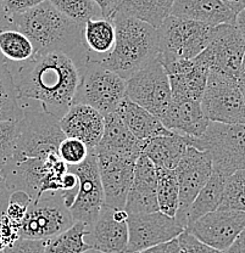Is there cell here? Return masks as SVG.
Returning a JSON list of instances; mask_svg holds the SVG:
<instances>
[{"mask_svg":"<svg viewBox=\"0 0 245 253\" xmlns=\"http://www.w3.org/2000/svg\"><path fill=\"white\" fill-rule=\"evenodd\" d=\"M23 107L32 106L60 120L73 105L86 63L60 50L36 52L22 63H9Z\"/></svg>","mask_w":245,"mask_h":253,"instance_id":"1","label":"cell"},{"mask_svg":"<svg viewBox=\"0 0 245 253\" xmlns=\"http://www.w3.org/2000/svg\"><path fill=\"white\" fill-rule=\"evenodd\" d=\"M12 21L15 28L31 39L36 52L60 50L78 61L88 62L82 39L83 26L60 12L49 0L12 15Z\"/></svg>","mask_w":245,"mask_h":253,"instance_id":"2","label":"cell"},{"mask_svg":"<svg viewBox=\"0 0 245 253\" xmlns=\"http://www.w3.org/2000/svg\"><path fill=\"white\" fill-rule=\"evenodd\" d=\"M111 20L116 27L115 47L101 63L128 79L159 59V33L157 28L138 18L116 16Z\"/></svg>","mask_w":245,"mask_h":253,"instance_id":"3","label":"cell"},{"mask_svg":"<svg viewBox=\"0 0 245 253\" xmlns=\"http://www.w3.org/2000/svg\"><path fill=\"white\" fill-rule=\"evenodd\" d=\"M0 168L11 192L21 190L32 200L47 191L61 192L64 176L68 170L59 152L46 158L11 157L0 165Z\"/></svg>","mask_w":245,"mask_h":253,"instance_id":"4","label":"cell"},{"mask_svg":"<svg viewBox=\"0 0 245 253\" xmlns=\"http://www.w3.org/2000/svg\"><path fill=\"white\" fill-rule=\"evenodd\" d=\"M183 138L187 145L210 155L213 172L228 178L237 170L245 169V123L210 121L201 136Z\"/></svg>","mask_w":245,"mask_h":253,"instance_id":"5","label":"cell"},{"mask_svg":"<svg viewBox=\"0 0 245 253\" xmlns=\"http://www.w3.org/2000/svg\"><path fill=\"white\" fill-rule=\"evenodd\" d=\"M213 30L215 26L170 15L157 28L160 62L197 56L209 46Z\"/></svg>","mask_w":245,"mask_h":253,"instance_id":"6","label":"cell"},{"mask_svg":"<svg viewBox=\"0 0 245 253\" xmlns=\"http://www.w3.org/2000/svg\"><path fill=\"white\" fill-rule=\"evenodd\" d=\"M66 135L57 118L41 109L23 107V116L18 120V134L12 157L46 158L59 152Z\"/></svg>","mask_w":245,"mask_h":253,"instance_id":"7","label":"cell"},{"mask_svg":"<svg viewBox=\"0 0 245 253\" xmlns=\"http://www.w3.org/2000/svg\"><path fill=\"white\" fill-rule=\"evenodd\" d=\"M126 79L98 61L82 68L73 104H84L106 116L115 112L125 99Z\"/></svg>","mask_w":245,"mask_h":253,"instance_id":"8","label":"cell"},{"mask_svg":"<svg viewBox=\"0 0 245 253\" xmlns=\"http://www.w3.org/2000/svg\"><path fill=\"white\" fill-rule=\"evenodd\" d=\"M75 223L61 192H43L32 200L18 228V237L47 240L67 230Z\"/></svg>","mask_w":245,"mask_h":253,"instance_id":"9","label":"cell"},{"mask_svg":"<svg viewBox=\"0 0 245 253\" xmlns=\"http://www.w3.org/2000/svg\"><path fill=\"white\" fill-rule=\"evenodd\" d=\"M125 97L162 120L172 96L168 75L159 59L126 79Z\"/></svg>","mask_w":245,"mask_h":253,"instance_id":"10","label":"cell"},{"mask_svg":"<svg viewBox=\"0 0 245 253\" xmlns=\"http://www.w3.org/2000/svg\"><path fill=\"white\" fill-rule=\"evenodd\" d=\"M201 107L212 122L245 123V101L238 81L217 71L210 70Z\"/></svg>","mask_w":245,"mask_h":253,"instance_id":"11","label":"cell"},{"mask_svg":"<svg viewBox=\"0 0 245 253\" xmlns=\"http://www.w3.org/2000/svg\"><path fill=\"white\" fill-rule=\"evenodd\" d=\"M68 169L77 175L80 188L71 205L70 212L75 221L86 224L87 228L97 219L104 207V190L98 168V160L94 152H89L88 157L76 166H68Z\"/></svg>","mask_w":245,"mask_h":253,"instance_id":"12","label":"cell"},{"mask_svg":"<svg viewBox=\"0 0 245 253\" xmlns=\"http://www.w3.org/2000/svg\"><path fill=\"white\" fill-rule=\"evenodd\" d=\"M127 252L138 253L152 246L176 239L184 228L175 217L165 213H137L128 214Z\"/></svg>","mask_w":245,"mask_h":253,"instance_id":"13","label":"cell"},{"mask_svg":"<svg viewBox=\"0 0 245 253\" xmlns=\"http://www.w3.org/2000/svg\"><path fill=\"white\" fill-rule=\"evenodd\" d=\"M244 226V212L218 208L189 224L184 230L213 249L225 252Z\"/></svg>","mask_w":245,"mask_h":253,"instance_id":"14","label":"cell"},{"mask_svg":"<svg viewBox=\"0 0 245 253\" xmlns=\"http://www.w3.org/2000/svg\"><path fill=\"white\" fill-rule=\"evenodd\" d=\"M128 213L123 208L104 205L97 219L87 228L84 241L104 253L127 252Z\"/></svg>","mask_w":245,"mask_h":253,"instance_id":"15","label":"cell"},{"mask_svg":"<svg viewBox=\"0 0 245 253\" xmlns=\"http://www.w3.org/2000/svg\"><path fill=\"white\" fill-rule=\"evenodd\" d=\"M202 52L210 70L238 78L245 55V39L236 23H222L215 26L211 42Z\"/></svg>","mask_w":245,"mask_h":253,"instance_id":"16","label":"cell"},{"mask_svg":"<svg viewBox=\"0 0 245 253\" xmlns=\"http://www.w3.org/2000/svg\"><path fill=\"white\" fill-rule=\"evenodd\" d=\"M104 190L105 205L125 210L128 191L133 181L136 157L121 156L110 152H94Z\"/></svg>","mask_w":245,"mask_h":253,"instance_id":"17","label":"cell"},{"mask_svg":"<svg viewBox=\"0 0 245 253\" xmlns=\"http://www.w3.org/2000/svg\"><path fill=\"white\" fill-rule=\"evenodd\" d=\"M175 173L180 186V206L177 211H182L191 205L211 178V157L206 151L188 145L183 157L175 168Z\"/></svg>","mask_w":245,"mask_h":253,"instance_id":"18","label":"cell"},{"mask_svg":"<svg viewBox=\"0 0 245 253\" xmlns=\"http://www.w3.org/2000/svg\"><path fill=\"white\" fill-rule=\"evenodd\" d=\"M156 184V166L149 157L141 154L136 161L133 181L125 205L126 212L128 214L157 212Z\"/></svg>","mask_w":245,"mask_h":253,"instance_id":"19","label":"cell"},{"mask_svg":"<svg viewBox=\"0 0 245 253\" xmlns=\"http://www.w3.org/2000/svg\"><path fill=\"white\" fill-rule=\"evenodd\" d=\"M59 122L66 136L83 141L92 152L104 133L105 116L88 105L73 104Z\"/></svg>","mask_w":245,"mask_h":253,"instance_id":"20","label":"cell"},{"mask_svg":"<svg viewBox=\"0 0 245 253\" xmlns=\"http://www.w3.org/2000/svg\"><path fill=\"white\" fill-rule=\"evenodd\" d=\"M161 121L168 130L189 138L201 136L210 123L200 101H171Z\"/></svg>","mask_w":245,"mask_h":253,"instance_id":"21","label":"cell"},{"mask_svg":"<svg viewBox=\"0 0 245 253\" xmlns=\"http://www.w3.org/2000/svg\"><path fill=\"white\" fill-rule=\"evenodd\" d=\"M142 145L143 141H139L131 133L115 111L105 116L104 133L98 146L92 152H110L121 156L138 158L142 154Z\"/></svg>","mask_w":245,"mask_h":253,"instance_id":"22","label":"cell"},{"mask_svg":"<svg viewBox=\"0 0 245 253\" xmlns=\"http://www.w3.org/2000/svg\"><path fill=\"white\" fill-rule=\"evenodd\" d=\"M171 15L211 26L236 23L237 17L221 0H173Z\"/></svg>","mask_w":245,"mask_h":253,"instance_id":"23","label":"cell"},{"mask_svg":"<svg viewBox=\"0 0 245 253\" xmlns=\"http://www.w3.org/2000/svg\"><path fill=\"white\" fill-rule=\"evenodd\" d=\"M82 39L88 61H104L115 47L116 27L114 21L104 16L91 18L83 25Z\"/></svg>","mask_w":245,"mask_h":253,"instance_id":"24","label":"cell"},{"mask_svg":"<svg viewBox=\"0 0 245 253\" xmlns=\"http://www.w3.org/2000/svg\"><path fill=\"white\" fill-rule=\"evenodd\" d=\"M116 112L130 131L139 141H146L155 136L170 135L173 131L163 126L162 121L151 112L125 97Z\"/></svg>","mask_w":245,"mask_h":253,"instance_id":"25","label":"cell"},{"mask_svg":"<svg viewBox=\"0 0 245 253\" xmlns=\"http://www.w3.org/2000/svg\"><path fill=\"white\" fill-rule=\"evenodd\" d=\"M210 73V65L204 52L196 56V63L188 72L168 76L172 101L201 102Z\"/></svg>","mask_w":245,"mask_h":253,"instance_id":"26","label":"cell"},{"mask_svg":"<svg viewBox=\"0 0 245 253\" xmlns=\"http://www.w3.org/2000/svg\"><path fill=\"white\" fill-rule=\"evenodd\" d=\"M226 176L213 172L206 185L200 190L191 205L182 211H177L175 218L184 229L207 213L218 210L223 199Z\"/></svg>","mask_w":245,"mask_h":253,"instance_id":"27","label":"cell"},{"mask_svg":"<svg viewBox=\"0 0 245 253\" xmlns=\"http://www.w3.org/2000/svg\"><path fill=\"white\" fill-rule=\"evenodd\" d=\"M173 0H114L109 18L134 17L159 28L171 15Z\"/></svg>","mask_w":245,"mask_h":253,"instance_id":"28","label":"cell"},{"mask_svg":"<svg viewBox=\"0 0 245 253\" xmlns=\"http://www.w3.org/2000/svg\"><path fill=\"white\" fill-rule=\"evenodd\" d=\"M187 146L188 145L183 136L172 133L143 141L142 154L149 157L156 167L175 169L183 157Z\"/></svg>","mask_w":245,"mask_h":253,"instance_id":"29","label":"cell"},{"mask_svg":"<svg viewBox=\"0 0 245 253\" xmlns=\"http://www.w3.org/2000/svg\"><path fill=\"white\" fill-rule=\"evenodd\" d=\"M23 105L6 60L0 54V121H18Z\"/></svg>","mask_w":245,"mask_h":253,"instance_id":"30","label":"cell"},{"mask_svg":"<svg viewBox=\"0 0 245 253\" xmlns=\"http://www.w3.org/2000/svg\"><path fill=\"white\" fill-rule=\"evenodd\" d=\"M0 54L6 62L22 63L33 57L36 49L31 39L14 27L0 31Z\"/></svg>","mask_w":245,"mask_h":253,"instance_id":"31","label":"cell"},{"mask_svg":"<svg viewBox=\"0 0 245 253\" xmlns=\"http://www.w3.org/2000/svg\"><path fill=\"white\" fill-rule=\"evenodd\" d=\"M156 183L159 211L175 217L180 206V186L175 169L156 167Z\"/></svg>","mask_w":245,"mask_h":253,"instance_id":"32","label":"cell"},{"mask_svg":"<svg viewBox=\"0 0 245 253\" xmlns=\"http://www.w3.org/2000/svg\"><path fill=\"white\" fill-rule=\"evenodd\" d=\"M87 225L81 221H75L72 226L64 233L47 240L44 252L46 253H83L91 247L84 241Z\"/></svg>","mask_w":245,"mask_h":253,"instance_id":"33","label":"cell"},{"mask_svg":"<svg viewBox=\"0 0 245 253\" xmlns=\"http://www.w3.org/2000/svg\"><path fill=\"white\" fill-rule=\"evenodd\" d=\"M60 12L83 26L88 20L102 16L93 0H49Z\"/></svg>","mask_w":245,"mask_h":253,"instance_id":"34","label":"cell"},{"mask_svg":"<svg viewBox=\"0 0 245 253\" xmlns=\"http://www.w3.org/2000/svg\"><path fill=\"white\" fill-rule=\"evenodd\" d=\"M220 208L245 213V169L237 170L226 179Z\"/></svg>","mask_w":245,"mask_h":253,"instance_id":"35","label":"cell"},{"mask_svg":"<svg viewBox=\"0 0 245 253\" xmlns=\"http://www.w3.org/2000/svg\"><path fill=\"white\" fill-rule=\"evenodd\" d=\"M89 152L83 141L70 136H66L59 146V156L67 166L80 165L88 157Z\"/></svg>","mask_w":245,"mask_h":253,"instance_id":"36","label":"cell"},{"mask_svg":"<svg viewBox=\"0 0 245 253\" xmlns=\"http://www.w3.org/2000/svg\"><path fill=\"white\" fill-rule=\"evenodd\" d=\"M17 134L18 121H0V165L14 155Z\"/></svg>","mask_w":245,"mask_h":253,"instance_id":"37","label":"cell"},{"mask_svg":"<svg viewBox=\"0 0 245 253\" xmlns=\"http://www.w3.org/2000/svg\"><path fill=\"white\" fill-rule=\"evenodd\" d=\"M31 202H32V197L26 194L25 191H21V190L12 191L11 195H10L5 217L12 224H15L17 228H20Z\"/></svg>","mask_w":245,"mask_h":253,"instance_id":"38","label":"cell"},{"mask_svg":"<svg viewBox=\"0 0 245 253\" xmlns=\"http://www.w3.org/2000/svg\"><path fill=\"white\" fill-rule=\"evenodd\" d=\"M177 239L180 241L183 253H225L220 250L213 249L205 242L200 241L199 239H196V236H193L186 230L182 231Z\"/></svg>","mask_w":245,"mask_h":253,"instance_id":"39","label":"cell"},{"mask_svg":"<svg viewBox=\"0 0 245 253\" xmlns=\"http://www.w3.org/2000/svg\"><path fill=\"white\" fill-rule=\"evenodd\" d=\"M46 241L43 240H31L18 237L14 244L7 246L2 253H46Z\"/></svg>","mask_w":245,"mask_h":253,"instance_id":"40","label":"cell"},{"mask_svg":"<svg viewBox=\"0 0 245 253\" xmlns=\"http://www.w3.org/2000/svg\"><path fill=\"white\" fill-rule=\"evenodd\" d=\"M18 239V228L15 224L4 217L0 219V252L4 251L7 246L14 244Z\"/></svg>","mask_w":245,"mask_h":253,"instance_id":"41","label":"cell"},{"mask_svg":"<svg viewBox=\"0 0 245 253\" xmlns=\"http://www.w3.org/2000/svg\"><path fill=\"white\" fill-rule=\"evenodd\" d=\"M46 0H4V5L10 15L20 14V12L30 10L37 5L42 4Z\"/></svg>","mask_w":245,"mask_h":253,"instance_id":"42","label":"cell"},{"mask_svg":"<svg viewBox=\"0 0 245 253\" xmlns=\"http://www.w3.org/2000/svg\"><path fill=\"white\" fill-rule=\"evenodd\" d=\"M138 253H183V250H182L180 241H178V239L176 237V239L162 242V244L152 246L150 247V249H147L144 250V251H141Z\"/></svg>","mask_w":245,"mask_h":253,"instance_id":"43","label":"cell"},{"mask_svg":"<svg viewBox=\"0 0 245 253\" xmlns=\"http://www.w3.org/2000/svg\"><path fill=\"white\" fill-rule=\"evenodd\" d=\"M10 195H11V190L7 186L6 179H5L1 168H0V219L4 217L5 212H6Z\"/></svg>","mask_w":245,"mask_h":253,"instance_id":"44","label":"cell"},{"mask_svg":"<svg viewBox=\"0 0 245 253\" xmlns=\"http://www.w3.org/2000/svg\"><path fill=\"white\" fill-rule=\"evenodd\" d=\"M14 27L15 26L14 21H12V16L7 12L6 7L4 5V0H0V31Z\"/></svg>","mask_w":245,"mask_h":253,"instance_id":"45","label":"cell"},{"mask_svg":"<svg viewBox=\"0 0 245 253\" xmlns=\"http://www.w3.org/2000/svg\"><path fill=\"white\" fill-rule=\"evenodd\" d=\"M245 252V226L241 231L237 239L234 240L233 244L225 251V253H244Z\"/></svg>","mask_w":245,"mask_h":253,"instance_id":"46","label":"cell"},{"mask_svg":"<svg viewBox=\"0 0 245 253\" xmlns=\"http://www.w3.org/2000/svg\"><path fill=\"white\" fill-rule=\"evenodd\" d=\"M221 1L236 15L245 9V0H221Z\"/></svg>","mask_w":245,"mask_h":253,"instance_id":"47","label":"cell"},{"mask_svg":"<svg viewBox=\"0 0 245 253\" xmlns=\"http://www.w3.org/2000/svg\"><path fill=\"white\" fill-rule=\"evenodd\" d=\"M93 1L96 2L99 6V9L101 10L102 16H104V17H109L112 4H114V0H93Z\"/></svg>","mask_w":245,"mask_h":253,"instance_id":"48","label":"cell"},{"mask_svg":"<svg viewBox=\"0 0 245 253\" xmlns=\"http://www.w3.org/2000/svg\"><path fill=\"white\" fill-rule=\"evenodd\" d=\"M237 81H238L239 90H241L242 95H243V99L245 101V55L243 57V62H242L241 70H239L238 78H237Z\"/></svg>","mask_w":245,"mask_h":253,"instance_id":"49","label":"cell"},{"mask_svg":"<svg viewBox=\"0 0 245 253\" xmlns=\"http://www.w3.org/2000/svg\"><path fill=\"white\" fill-rule=\"evenodd\" d=\"M236 26L238 27V30L241 31L242 36L245 39V9L242 10L236 17Z\"/></svg>","mask_w":245,"mask_h":253,"instance_id":"50","label":"cell"},{"mask_svg":"<svg viewBox=\"0 0 245 253\" xmlns=\"http://www.w3.org/2000/svg\"><path fill=\"white\" fill-rule=\"evenodd\" d=\"M83 253H104V252L98 251V250H96V249H88L87 251H84Z\"/></svg>","mask_w":245,"mask_h":253,"instance_id":"51","label":"cell"},{"mask_svg":"<svg viewBox=\"0 0 245 253\" xmlns=\"http://www.w3.org/2000/svg\"><path fill=\"white\" fill-rule=\"evenodd\" d=\"M123 253H130V252H123Z\"/></svg>","mask_w":245,"mask_h":253,"instance_id":"52","label":"cell"},{"mask_svg":"<svg viewBox=\"0 0 245 253\" xmlns=\"http://www.w3.org/2000/svg\"><path fill=\"white\" fill-rule=\"evenodd\" d=\"M0 253H2V252H0Z\"/></svg>","mask_w":245,"mask_h":253,"instance_id":"53","label":"cell"},{"mask_svg":"<svg viewBox=\"0 0 245 253\" xmlns=\"http://www.w3.org/2000/svg\"><path fill=\"white\" fill-rule=\"evenodd\" d=\"M244 253H245V252H244Z\"/></svg>","mask_w":245,"mask_h":253,"instance_id":"54","label":"cell"}]
</instances>
